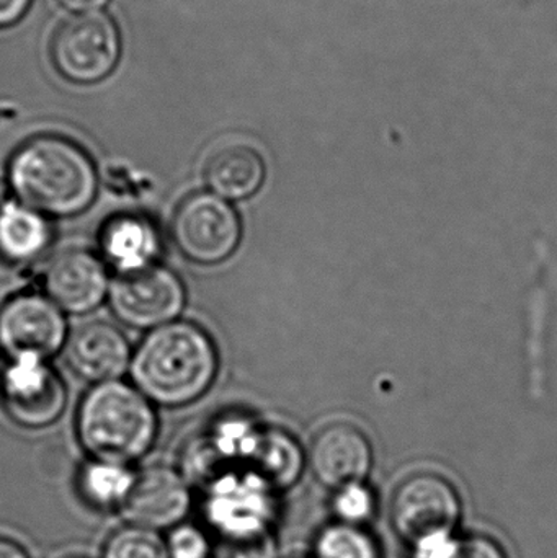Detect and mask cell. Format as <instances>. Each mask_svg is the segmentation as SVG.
Instances as JSON below:
<instances>
[{"label": "cell", "instance_id": "obj_10", "mask_svg": "<svg viewBox=\"0 0 557 558\" xmlns=\"http://www.w3.org/2000/svg\"><path fill=\"white\" fill-rule=\"evenodd\" d=\"M274 492L255 474L219 478L206 497V520L221 539L267 536L275 518Z\"/></svg>", "mask_w": 557, "mask_h": 558}, {"label": "cell", "instance_id": "obj_26", "mask_svg": "<svg viewBox=\"0 0 557 558\" xmlns=\"http://www.w3.org/2000/svg\"><path fill=\"white\" fill-rule=\"evenodd\" d=\"M32 0H0V26H9L19 22Z\"/></svg>", "mask_w": 557, "mask_h": 558}, {"label": "cell", "instance_id": "obj_13", "mask_svg": "<svg viewBox=\"0 0 557 558\" xmlns=\"http://www.w3.org/2000/svg\"><path fill=\"white\" fill-rule=\"evenodd\" d=\"M45 286L49 299L61 311L75 315L97 308L110 291L107 268L100 258L77 248L52 258Z\"/></svg>", "mask_w": 557, "mask_h": 558}, {"label": "cell", "instance_id": "obj_6", "mask_svg": "<svg viewBox=\"0 0 557 558\" xmlns=\"http://www.w3.org/2000/svg\"><path fill=\"white\" fill-rule=\"evenodd\" d=\"M172 238L183 257L199 265L228 260L242 238L241 219L215 193H195L173 215Z\"/></svg>", "mask_w": 557, "mask_h": 558}, {"label": "cell", "instance_id": "obj_5", "mask_svg": "<svg viewBox=\"0 0 557 558\" xmlns=\"http://www.w3.org/2000/svg\"><path fill=\"white\" fill-rule=\"evenodd\" d=\"M460 518V495L441 475L427 472L411 475L392 495V527L411 547L431 537L455 534Z\"/></svg>", "mask_w": 557, "mask_h": 558}, {"label": "cell", "instance_id": "obj_29", "mask_svg": "<svg viewBox=\"0 0 557 558\" xmlns=\"http://www.w3.org/2000/svg\"><path fill=\"white\" fill-rule=\"evenodd\" d=\"M68 558H87V557H68Z\"/></svg>", "mask_w": 557, "mask_h": 558}, {"label": "cell", "instance_id": "obj_22", "mask_svg": "<svg viewBox=\"0 0 557 558\" xmlns=\"http://www.w3.org/2000/svg\"><path fill=\"white\" fill-rule=\"evenodd\" d=\"M104 558H170L167 541L159 531L126 524L118 527L104 546Z\"/></svg>", "mask_w": 557, "mask_h": 558}, {"label": "cell", "instance_id": "obj_11", "mask_svg": "<svg viewBox=\"0 0 557 558\" xmlns=\"http://www.w3.org/2000/svg\"><path fill=\"white\" fill-rule=\"evenodd\" d=\"M192 505V490L183 475L167 465H154L136 475L121 508L131 524L162 531L182 524Z\"/></svg>", "mask_w": 557, "mask_h": 558}, {"label": "cell", "instance_id": "obj_7", "mask_svg": "<svg viewBox=\"0 0 557 558\" xmlns=\"http://www.w3.org/2000/svg\"><path fill=\"white\" fill-rule=\"evenodd\" d=\"M68 324L61 308L41 294H19L0 307V351L10 361H45L61 351Z\"/></svg>", "mask_w": 557, "mask_h": 558}, {"label": "cell", "instance_id": "obj_1", "mask_svg": "<svg viewBox=\"0 0 557 558\" xmlns=\"http://www.w3.org/2000/svg\"><path fill=\"white\" fill-rule=\"evenodd\" d=\"M9 185L23 206L45 218H72L95 202L98 175L94 160L74 141L43 134L13 154Z\"/></svg>", "mask_w": 557, "mask_h": 558}, {"label": "cell", "instance_id": "obj_15", "mask_svg": "<svg viewBox=\"0 0 557 558\" xmlns=\"http://www.w3.org/2000/svg\"><path fill=\"white\" fill-rule=\"evenodd\" d=\"M205 180L219 198H251L264 185V159L245 144H226L208 157Z\"/></svg>", "mask_w": 557, "mask_h": 558}, {"label": "cell", "instance_id": "obj_28", "mask_svg": "<svg viewBox=\"0 0 557 558\" xmlns=\"http://www.w3.org/2000/svg\"><path fill=\"white\" fill-rule=\"evenodd\" d=\"M0 558H29V556L19 543L0 536Z\"/></svg>", "mask_w": 557, "mask_h": 558}, {"label": "cell", "instance_id": "obj_3", "mask_svg": "<svg viewBox=\"0 0 557 558\" xmlns=\"http://www.w3.org/2000/svg\"><path fill=\"white\" fill-rule=\"evenodd\" d=\"M77 436L95 461L130 465L156 442L157 415L143 392L121 380H108L92 387L82 400Z\"/></svg>", "mask_w": 557, "mask_h": 558}, {"label": "cell", "instance_id": "obj_14", "mask_svg": "<svg viewBox=\"0 0 557 558\" xmlns=\"http://www.w3.org/2000/svg\"><path fill=\"white\" fill-rule=\"evenodd\" d=\"M131 360L126 337L105 322L82 325L65 343L69 367L88 383L118 380L131 366Z\"/></svg>", "mask_w": 557, "mask_h": 558}, {"label": "cell", "instance_id": "obj_16", "mask_svg": "<svg viewBox=\"0 0 557 558\" xmlns=\"http://www.w3.org/2000/svg\"><path fill=\"white\" fill-rule=\"evenodd\" d=\"M100 247L120 274H128L154 265V258L159 254V235L141 216H118L105 225Z\"/></svg>", "mask_w": 557, "mask_h": 558}, {"label": "cell", "instance_id": "obj_25", "mask_svg": "<svg viewBox=\"0 0 557 558\" xmlns=\"http://www.w3.org/2000/svg\"><path fill=\"white\" fill-rule=\"evenodd\" d=\"M211 558H277V547L270 534L251 539H219Z\"/></svg>", "mask_w": 557, "mask_h": 558}, {"label": "cell", "instance_id": "obj_20", "mask_svg": "<svg viewBox=\"0 0 557 558\" xmlns=\"http://www.w3.org/2000/svg\"><path fill=\"white\" fill-rule=\"evenodd\" d=\"M314 558H382L378 543L362 526L334 523L317 534Z\"/></svg>", "mask_w": 557, "mask_h": 558}, {"label": "cell", "instance_id": "obj_2", "mask_svg": "<svg viewBox=\"0 0 557 558\" xmlns=\"http://www.w3.org/2000/svg\"><path fill=\"white\" fill-rule=\"evenodd\" d=\"M218 366V351L205 330L190 322H170L144 338L130 371L147 399L164 407H183L211 387Z\"/></svg>", "mask_w": 557, "mask_h": 558}, {"label": "cell", "instance_id": "obj_17", "mask_svg": "<svg viewBox=\"0 0 557 558\" xmlns=\"http://www.w3.org/2000/svg\"><path fill=\"white\" fill-rule=\"evenodd\" d=\"M51 229L45 216L22 203L0 206V258L10 264L35 260L48 248Z\"/></svg>", "mask_w": 557, "mask_h": 558}, {"label": "cell", "instance_id": "obj_12", "mask_svg": "<svg viewBox=\"0 0 557 558\" xmlns=\"http://www.w3.org/2000/svg\"><path fill=\"white\" fill-rule=\"evenodd\" d=\"M310 465L324 487L339 490L360 484L372 471V445L355 425L330 423L319 429L311 442Z\"/></svg>", "mask_w": 557, "mask_h": 558}, {"label": "cell", "instance_id": "obj_27", "mask_svg": "<svg viewBox=\"0 0 557 558\" xmlns=\"http://www.w3.org/2000/svg\"><path fill=\"white\" fill-rule=\"evenodd\" d=\"M64 9L74 10V12L92 13L105 5L108 0H58Z\"/></svg>", "mask_w": 557, "mask_h": 558}, {"label": "cell", "instance_id": "obj_23", "mask_svg": "<svg viewBox=\"0 0 557 558\" xmlns=\"http://www.w3.org/2000/svg\"><path fill=\"white\" fill-rule=\"evenodd\" d=\"M375 508V495L363 482L339 488L334 495L332 510L339 523L362 526L373 517Z\"/></svg>", "mask_w": 557, "mask_h": 558}, {"label": "cell", "instance_id": "obj_4", "mask_svg": "<svg viewBox=\"0 0 557 558\" xmlns=\"http://www.w3.org/2000/svg\"><path fill=\"white\" fill-rule=\"evenodd\" d=\"M120 33L110 16L81 13L64 20L56 29L49 54L56 72L77 85L104 81L120 59Z\"/></svg>", "mask_w": 557, "mask_h": 558}, {"label": "cell", "instance_id": "obj_9", "mask_svg": "<svg viewBox=\"0 0 557 558\" xmlns=\"http://www.w3.org/2000/svg\"><path fill=\"white\" fill-rule=\"evenodd\" d=\"M68 390L45 361H10L0 373V405L22 428L41 429L64 412Z\"/></svg>", "mask_w": 557, "mask_h": 558}, {"label": "cell", "instance_id": "obj_18", "mask_svg": "<svg viewBox=\"0 0 557 558\" xmlns=\"http://www.w3.org/2000/svg\"><path fill=\"white\" fill-rule=\"evenodd\" d=\"M136 475L128 465L111 462H88L78 475V494L85 504L98 510L123 507Z\"/></svg>", "mask_w": 557, "mask_h": 558}, {"label": "cell", "instance_id": "obj_8", "mask_svg": "<svg viewBox=\"0 0 557 558\" xmlns=\"http://www.w3.org/2000/svg\"><path fill=\"white\" fill-rule=\"evenodd\" d=\"M110 305L130 327L159 328L183 311L185 288L173 271L154 264L120 274L110 286Z\"/></svg>", "mask_w": 557, "mask_h": 558}, {"label": "cell", "instance_id": "obj_24", "mask_svg": "<svg viewBox=\"0 0 557 558\" xmlns=\"http://www.w3.org/2000/svg\"><path fill=\"white\" fill-rule=\"evenodd\" d=\"M166 541L170 558H211L208 536L193 524H179L170 530Z\"/></svg>", "mask_w": 557, "mask_h": 558}, {"label": "cell", "instance_id": "obj_21", "mask_svg": "<svg viewBox=\"0 0 557 558\" xmlns=\"http://www.w3.org/2000/svg\"><path fill=\"white\" fill-rule=\"evenodd\" d=\"M411 549L414 558H509L499 543L480 534H444L422 541Z\"/></svg>", "mask_w": 557, "mask_h": 558}, {"label": "cell", "instance_id": "obj_19", "mask_svg": "<svg viewBox=\"0 0 557 558\" xmlns=\"http://www.w3.org/2000/svg\"><path fill=\"white\" fill-rule=\"evenodd\" d=\"M255 462V475L274 490H284L296 484L303 471L300 449L290 438L278 433L265 436L252 448Z\"/></svg>", "mask_w": 557, "mask_h": 558}]
</instances>
